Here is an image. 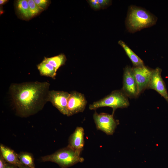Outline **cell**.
I'll return each instance as SVG.
<instances>
[{"mask_svg": "<svg viewBox=\"0 0 168 168\" xmlns=\"http://www.w3.org/2000/svg\"><path fill=\"white\" fill-rule=\"evenodd\" d=\"M19 168H31L26 166L22 165Z\"/></svg>", "mask_w": 168, "mask_h": 168, "instance_id": "25", "label": "cell"}, {"mask_svg": "<svg viewBox=\"0 0 168 168\" xmlns=\"http://www.w3.org/2000/svg\"><path fill=\"white\" fill-rule=\"evenodd\" d=\"M37 68L41 75L55 79L57 71L49 64L42 61L37 65Z\"/></svg>", "mask_w": 168, "mask_h": 168, "instance_id": "14", "label": "cell"}, {"mask_svg": "<svg viewBox=\"0 0 168 168\" xmlns=\"http://www.w3.org/2000/svg\"><path fill=\"white\" fill-rule=\"evenodd\" d=\"M35 3L43 10L49 6V1L48 0H34Z\"/></svg>", "mask_w": 168, "mask_h": 168, "instance_id": "19", "label": "cell"}, {"mask_svg": "<svg viewBox=\"0 0 168 168\" xmlns=\"http://www.w3.org/2000/svg\"><path fill=\"white\" fill-rule=\"evenodd\" d=\"M162 70L157 67L153 69L147 89L156 91L163 97L168 103V93L166 85L161 76Z\"/></svg>", "mask_w": 168, "mask_h": 168, "instance_id": "10", "label": "cell"}, {"mask_svg": "<svg viewBox=\"0 0 168 168\" xmlns=\"http://www.w3.org/2000/svg\"><path fill=\"white\" fill-rule=\"evenodd\" d=\"M16 8L19 13L23 17L26 18H30L27 0H18L16 3Z\"/></svg>", "mask_w": 168, "mask_h": 168, "instance_id": "16", "label": "cell"}, {"mask_svg": "<svg viewBox=\"0 0 168 168\" xmlns=\"http://www.w3.org/2000/svg\"><path fill=\"white\" fill-rule=\"evenodd\" d=\"M118 44L124 50L133 65V67H139L144 65L143 61L122 40L118 41Z\"/></svg>", "mask_w": 168, "mask_h": 168, "instance_id": "13", "label": "cell"}, {"mask_svg": "<svg viewBox=\"0 0 168 168\" xmlns=\"http://www.w3.org/2000/svg\"><path fill=\"white\" fill-rule=\"evenodd\" d=\"M18 167L15 165L8 163L7 164L5 168H17Z\"/></svg>", "mask_w": 168, "mask_h": 168, "instance_id": "23", "label": "cell"}, {"mask_svg": "<svg viewBox=\"0 0 168 168\" xmlns=\"http://www.w3.org/2000/svg\"><path fill=\"white\" fill-rule=\"evenodd\" d=\"M130 98H136L138 96L137 83L132 68L127 66L124 70L123 86L121 89Z\"/></svg>", "mask_w": 168, "mask_h": 168, "instance_id": "6", "label": "cell"}, {"mask_svg": "<svg viewBox=\"0 0 168 168\" xmlns=\"http://www.w3.org/2000/svg\"><path fill=\"white\" fill-rule=\"evenodd\" d=\"M86 104L87 101L83 94L75 91L71 92L68 100L66 115L70 116L82 112Z\"/></svg>", "mask_w": 168, "mask_h": 168, "instance_id": "7", "label": "cell"}, {"mask_svg": "<svg viewBox=\"0 0 168 168\" xmlns=\"http://www.w3.org/2000/svg\"><path fill=\"white\" fill-rule=\"evenodd\" d=\"M101 8L102 9L106 8L111 4V1L108 0H98Z\"/></svg>", "mask_w": 168, "mask_h": 168, "instance_id": "21", "label": "cell"}, {"mask_svg": "<svg viewBox=\"0 0 168 168\" xmlns=\"http://www.w3.org/2000/svg\"><path fill=\"white\" fill-rule=\"evenodd\" d=\"M67 60L65 55L63 54L51 57H44L43 61L49 64L57 71L61 66L64 65Z\"/></svg>", "mask_w": 168, "mask_h": 168, "instance_id": "15", "label": "cell"}, {"mask_svg": "<svg viewBox=\"0 0 168 168\" xmlns=\"http://www.w3.org/2000/svg\"><path fill=\"white\" fill-rule=\"evenodd\" d=\"M18 157L23 165L31 168H35L33 158L31 154L27 152H21L18 154Z\"/></svg>", "mask_w": 168, "mask_h": 168, "instance_id": "17", "label": "cell"}, {"mask_svg": "<svg viewBox=\"0 0 168 168\" xmlns=\"http://www.w3.org/2000/svg\"><path fill=\"white\" fill-rule=\"evenodd\" d=\"M0 150V154L8 163L15 165L19 168L23 165L19 160L18 154L12 149L1 144Z\"/></svg>", "mask_w": 168, "mask_h": 168, "instance_id": "12", "label": "cell"}, {"mask_svg": "<svg viewBox=\"0 0 168 168\" xmlns=\"http://www.w3.org/2000/svg\"><path fill=\"white\" fill-rule=\"evenodd\" d=\"M49 86L46 82L12 84L9 91L17 114L26 117L41 110L48 101Z\"/></svg>", "mask_w": 168, "mask_h": 168, "instance_id": "1", "label": "cell"}, {"mask_svg": "<svg viewBox=\"0 0 168 168\" xmlns=\"http://www.w3.org/2000/svg\"><path fill=\"white\" fill-rule=\"evenodd\" d=\"M132 69L137 83L139 96L147 89L153 69L149 68L144 65L139 67L133 66Z\"/></svg>", "mask_w": 168, "mask_h": 168, "instance_id": "8", "label": "cell"}, {"mask_svg": "<svg viewBox=\"0 0 168 168\" xmlns=\"http://www.w3.org/2000/svg\"><path fill=\"white\" fill-rule=\"evenodd\" d=\"M129 105L128 97L121 90L113 91L111 93L89 105L91 110H94L103 107H109L113 109L112 114L119 108H127Z\"/></svg>", "mask_w": 168, "mask_h": 168, "instance_id": "4", "label": "cell"}, {"mask_svg": "<svg viewBox=\"0 0 168 168\" xmlns=\"http://www.w3.org/2000/svg\"><path fill=\"white\" fill-rule=\"evenodd\" d=\"M156 17L145 9L132 6L129 7L126 20L127 29L134 33L155 25Z\"/></svg>", "mask_w": 168, "mask_h": 168, "instance_id": "2", "label": "cell"}, {"mask_svg": "<svg viewBox=\"0 0 168 168\" xmlns=\"http://www.w3.org/2000/svg\"><path fill=\"white\" fill-rule=\"evenodd\" d=\"M6 161L2 156L0 154V168H5L7 164Z\"/></svg>", "mask_w": 168, "mask_h": 168, "instance_id": "22", "label": "cell"}, {"mask_svg": "<svg viewBox=\"0 0 168 168\" xmlns=\"http://www.w3.org/2000/svg\"><path fill=\"white\" fill-rule=\"evenodd\" d=\"M30 18L35 16L43 10L40 8L33 0H28Z\"/></svg>", "mask_w": 168, "mask_h": 168, "instance_id": "18", "label": "cell"}, {"mask_svg": "<svg viewBox=\"0 0 168 168\" xmlns=\"http://www.w3.org/2000/svg\"><path fill=\"white\" fill-rule=\"evenodd\" d=\"M91 6L96 10H98L101 8L98 0H90L88 1Z\"/></svg>", "mask_w": 168, "mask_h": 168, "instance_id": "20", "label": "cell"}, {"mask_svg": "<svg viewBox=\"0 0 168 168\" xmlns=\"http://www.w3.org/2000/svg\"><path fill=\"white\" fill-rule=\"evenodd\" d=\"M70 93L63 91H49L48 101L50 102L62 114H67V106Z\"/></svg>", "mask_w": 168, "mask_h": 168, "instance_id": "9", "label": "cell"}, {"mask_svg": "<svg viewBox=\"0 0 168 168\" xmlns=\"http://www.w3.org/2000/svg\"><path fill=\"white\" fill-rule=\"evenodd\" d=\"M113 115V114L104 113L98 114L95 112L93 117L97 129L107 135H112L119 124L118 122L114 119Z\"/></svg>", "mask_w": 168, "mask_h": 168, "instance_id": "5", "label": "cell"}, {"mask_svg": "<svg viewBox=\"0 0 168 168\" xmlns=\"http://www.w3.org/2000/svg\"><path fill=\"white\" fill-rule=\"evenodd\" d=\"M81 153L67 146L41 159L43 161L54 162L62 168H66L84 161V159L80 156Z\"/></svg>", "mask_w": 168, "mask_h": 168, "instance_id": "3", "label": "cell"}, {"mask_svg": "<svg viewBox=\"0 0 168 168\" xmlns=\"http://www.w3.org/2000/svg\"><path fill=\"white\" fill-rule=\"evenodd\" d=\"M8 1L7 0H0V4L2 5L6 3Z\"/></svg>", "mask_w": 168, "mask_h": 168, "instance_id": "24", "label": "cell"}, {"mask_svg": "<svg viewBox=\"0 0 168 168\" xmlns=\"http://www.w3.org/2000/svg\"><path fill=\"white\" fill-rule=\"evenodd\" d=\"M84 131L83 128L77 127L70 136L68 146L81 152L84 145Z\"/></svg>", "mask_w": 168, "mask_h": 168, "instance_id": "11", "label": "cell"}]
</instances>
